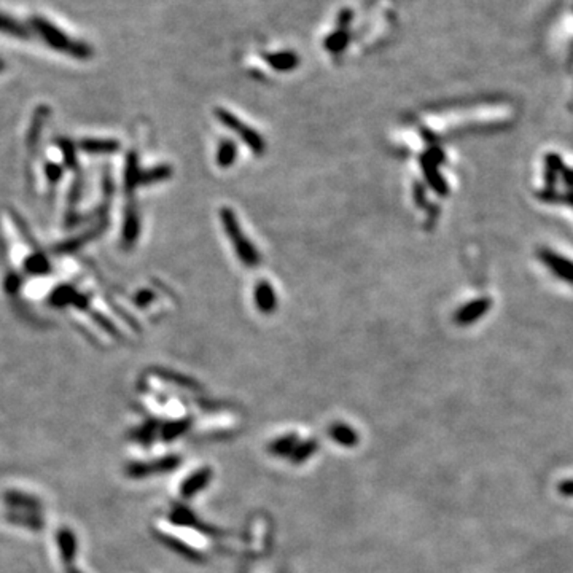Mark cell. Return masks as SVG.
Listing matches in <instances>:
<instances>
[{
	"instance_id": "cell-1",
	"label": "cell",
	"mask_w": 573,
	"mask_h": 573,
	"mask_svg": "<svg viewBox=\"0 0 573 573\" xmlns=\"http://www.w3.org/2000/svg\"><path fill=\"white\" fill-rule=\"evenodd\" d=\"M24 23H26L29 40H32L34 37H40L38 40H42L47 47L56 49L59 53L69 54V56L75 59L93 58L91 45L74 40L70 35L65 34L63 29H59L56 24L49 21V19L34 14V16H31Z\"/></svg>"
},
{
	"instance_id": "cell-2",
	"label": "cell",
	"mask_w": 573,
	"mask_h": 573,
	"mask_svg": "<svg viewBox=\"0 0 573 573\" xmlns=\"http://www.w3.org/2000/svg\"><path fill=\"white\" fill-rule=\"evenodd\" d=\"M220 217H222L225 233L231 239V244H233V249L240 263H244L247 268H255L260 263V254L247 236L244 234V231L240 229L236 214L231 209L223 207L220 210Z\"/></svg>"
},
{
	"instance_id": "cell-3",
	"label": "cell",
	"mask_w": 573,
	"mask_h": 573,
	"mask_svg": "<svg viewBox=\"0 0 573 573\" xmlns=\"http://www.w3.org/2000/svg\"><path fill=\"white\" fill-rule=\"evenodd\" d=\"M215 113H217V117L220 122H222L226 128L234 131L236 134L239 135L240 139H243V142L247 145V147L252 150L254 155L256 157H261V155L265 153L266 150V144L261 135L254 131L252 128H249L247 124L240 122L238 117H234L233 113L228 112V110H223V109H218L215 110Z\"/></svg>"
},
{
	"instance_id": "cell-4",
	"label": "cell",
	"mask_w": 573,
	"mask_h": 573,
	"mask_svg": "<svg viewBox=\"0 0 573 573\" xmlns=\"http://www.w3.org/2000/svg\"><path fill=\"white\" fill-rule=\"evenodd\" d=\"M254 300L256 304V309L263 314H273L278 309V296L273 285L266 280H260L254 289Z\"/></svg>"
},
{
	"instance_id": "cell-5",
	"label": "cell",
	"mask_w": 573,
	"mask_h": 573,
	"mask_svg": "<svg viewBox=\"0 0 573 573\" xmlns=\"http://www.w3.org/2000/svg\"><path fill=\"white\" fill-rule=\"evenodd\" d=\"M489 306H491L489 300H476V301H471V303H467L464 308H460L454 314V322L460 326L473 324V322L480 319L482 314L487 313Z\"/></svg>"
},
{
	"instance_id": "cell-6",
	"label": "cell",
	"mask_w": 573,
	"mask_h": 573,
	"mask_svg": "<svg viewBox=\"0 0 573 573\" xmlns=\"http://www.w3.org/2000/svg\"><path fill=\"white\" fill-rule=\"evenodd\" d=\"M422 168H424L427 180H429V183L436 190V193L445 196L447 193V185L445 180L441 179L438 170H436V161L431 158H422Z\"/></svg>"
},
{
	"instance_id": "cell-7",
	"label": "cell",
	"mask_w": 573,
	"mask_h": 573,
	"mask_svg": "<svg viewBox=\"0 0 573 573\" xmlns=\"http://www.w3.org/2000/svg\"><path fill=\"white\" fill-rule=\"evenodd\" d=\"M236 158H238V147H236V144L231 142L229 139H223L218 145L217 164L222 169L231 168V166L234 164Z\"/></svg>"
},
{
	"instance_id": "cell-8",
	"label": "cell",
	"mask_w": 573,
	"mask_h": 573,
	"mask_svg": "<svg viewBox=\"0 0 573 573\" xmlns=\"http://www.w3.org/2000/svg\"><path fill=\"white\" fill-rule=\"evenodd\" d=\"M80 147L85 152L100 155V153H112L120 148V144L115 140H83Z\"/></svg>"
},
{
	"instance_id": "cell-9",
	"label": "cell",
	"mask_w": 573,
	"mask_h": 573,
	"mask_svg": "<svg viewBox=\"0 0 573 573\" xmlns=\"http://www.w3.org/2000/svg\"><path fill=\"white\" fill-rule=\"evenodd\" d=\"M170 174H172V170H170L169 166H159V168H157V169L145 170V172H139L137 183H140V185L157 183V182H161V180L168 179Z\"/></svg>"
},
{
	"instance_id": "cell-10",
	"label": "cell",
	"mask_w": 573,
	"mask_h": 573,
	"mask_svg": "<svg viewBox=\"0 0 573 573\" xmlns=\"http://www.w3.org/2000/svg\"><path fill=\"white\" fill-rule=\"evenodd\" d=\"M139 234V218L135 210H129L126 214V223H124V231H123V239L126 244H133L135 239H137Z\"/></svg>"
},
{
	"instance_id": "cell-11",
	"label": "cell",
	"mask_w": 573,
	"mask_h": 573,
	"mask_svg": "<svg viewBox=\"0 0 573 573\" xmlns=\"http://www.w3.org/2000/svg\"><path fill=\"white\" fill-rule=\"evenodd\" d=\"M47 113H48V110L45 107H40L37 110V113H35L31 134H29V145H34L35 142H37V135L40 134V131H42V124H43L45 117H47Z\"/></svg>"
},
{
	"instance_id": "cell-12",
	"label": "cell",
	"mask_w": 573,
	"mask_h": 573,
	"mask_svg": "<svg viewBox=\"0 0 573 573\" xmlns=\"http://www.w3.org/2000/svg\"><path fill=\"white\" fill-rule=\"evenodd\" d=\"M27 269L34 274H43L49 271V265L43 255H34L27 260Z\"/></svg>"
},
{
	"instance_id": "cell-13",
	"label": "cell",
	"mask_w": 573,
	"mask_h": 573,
	"mask_svg": "<svg viewBox=\"0 0 573 573\" xmlns=\"http://www.w3.org/2000/svg\"><path fill=\"white\" fill-rule=\"evenodd\" d=\"M59 546H61V551L64 556H70L74 552L75 539L69 530L59 532Z\"/></svg>"
},
{
	"instance_id": "cell-14",
	"label": "cell",
	"mask_w": 573,
	"mask_h": 573,
	"mask_svg": "<svg viewBox=\"0 0 573 573\" xmlns=\"http://www.w3.org/2000/svg\"><path fill=\"white\" fill-rule=\"evenodd\" d=\"M557 492L562 497H567V499H573V477L570 480H564L557 484Z\"/></svg>"
},
{
	"instance_id": "cell-15",
	"label": "cell",
	"mask_w": 573,
	"mask_h": 573,
	"mask_svg": "<svg viewBox=\"0 0 573 573\" xmlns=\"http://www.w3.org/2000/svg\"><path fill=\"white\" fill-rule=\"evenodd\" d=\"M61 172L63 169L58 168L56 164H47V174H48V179L53 180V182H56V180L61 177Z\"/></svg>"
},
{
	"instance_id": "cell-16",
	"label": "cell",
	"mask_w": 573,
	"mask_h": 573,
	"mask_svg": "<svg viewBox=\"0 0 573 573\" xmlns=\"http://www.w3.org/2000/svg\"><path fill=\"white\" fill-rule=\"evenodd\" d=\"M19 284H21V280H19V278H18L16 274L10 276V278L7 279V290H8V293H14V291L18 290Z\"/></svg>"
},
{
	"instance_id": "cell-17",
	"label": "cell",
	"mask_w": 573,
	"mask_h": 573,
	"mask_svg": "<svg viewBox=\"0 0 573 573\" xmlns=\"http://www.w3.org/2000/svg\"><path fill=\"white\" fill-rule=\"evenodd\" d=\"M3 69H5V63L2 61V59H0V72H2Z\"/></svg>"
}]
</instances>
